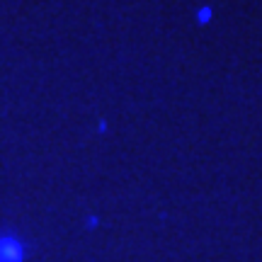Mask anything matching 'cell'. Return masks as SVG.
Returning a JSON list of instances; mask_svg holds the SVG:
<instances>
[{
    "label": "cell",
    "mask_w": 262,
    "mask_h": 262,
    "mask_svg": "<svg viewBox=\"0 0 262 262\" xmlns=\"http://www.w3.org/2000/svg\"><path fill=\"white\" fill-rule=\"evenodd\" d=\"M22 257H25L22 243L17 238L3 235L0 238V262H22Z\"/></svg>",
    "instance_id": "cell-1"
}]
</instances>
